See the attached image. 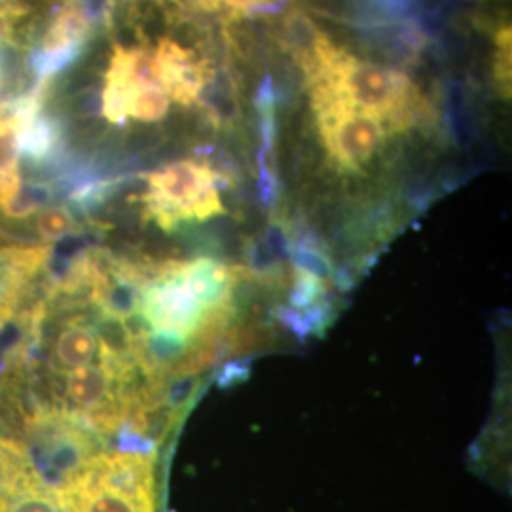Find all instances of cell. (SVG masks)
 Segmentation results:
<instances>
[{"mask_svg": "<svg viewBox=\"0 0 512 512\" xmlns=\"http://www.w3.org/2000/svg\"><path fill=\"white\" fill-rule=\"evenodd\" d=\"M141 88L133 86L118 67L110 65L107 73V84L103 92V114L110 124H126L129 118V107L135 93Z\"/></svg>", "mask_w": 512, "mask_h": 512, "instance_id": "12", "label": "cell"}, {"mask_svg": "<svg viewBox=\"0 0 512 512\" xmlns=\"http://www.w3.org/2000/svg\"><path fill=\"white\" fill-rule=\"evenodd\" d=\"M46 260L48 249L40 245L0 247V330L16 315Z\"/></svg>", "mask_w": 512, "mask_h": 512, "instance_id": "7", "label": "cell"}, {"mask_svg": "<svg viewBox=\"0 0 512 512\" xmlns=\"http://www.w3.org/2000/svg\"><path fill=\"white\" fill-rule=\"evenodd\" d=\"M311 105L330 160L346 171L368 164L384 141L382 122L327 93H311Z\"/></svg>", "mask_w": 512, "mask_h": 512, "instance_id": "4", "label": "cell"}, {"mask_svg": "<svg viewBox=\"0 0 512 512\" xmlns=\"http://www.w3.org/2000/svg\"><path fill=\"white\" fill-rule=\"evenodd\" d=\"M494 82L503 99H511L512 33L511 27H501L495 33Z\"/></svg>", "mask_w": 512, "mask_h": 512, "instance_id": "13", "label": "cell"}, {"mask_svg": "<svg viewBox=\"0 0 512 512\" xmlns=\"http://www.w3.org/2000/svg\"><path fill=\"white\" fill-rule=\"evenodd\" d=\"M287 0H219V8L234 16H274L285 8Z\"/></svg>", "mask_w": 512, "mask_h": 512, "instance_id": "17", "label": "cell"}, {"mask_svg": "<svg viewBox=\"0 0 512 512\" xmlns=\"http://www.w3.org/2000/svg\"><path fill=\"white\" fill-rule=\"evenodd\" d=\"M198 105H202L205 114L217 124L230 128L238 118V97L234 78L226 69L211 71L203 86Z\"/></svg>", "mask_w": 512, "mask_h": 512, "instance_id": "11", "label": "cell"}, {"mask_svg": "<svg viewBox=\"0 0 512 512\" xmlns=\"http://www.w3.org/2000/svg\"><path fill=\"white\" fill-rule=\"evenodd\" d=\"M92 33V19L84 12L80 4H67L55 16L44 42H42V61H40V74H50L63 69L71 63L80 48Z\"/></svg>", "mask_w": 512, "mask_h": 512, "instance_id": "8", "label": "cell"}, {"mask_svg": "<svg viewBox=\"0 0 512 512\" xmlns=\"http://www.w3.org/2000/svg\"><path fill=\"white\" fill-rule=\"evenodd\" d=\"M169 110V97L165 95L160 86H147L135 93L131 107H129V118L141 120V122H158L162 120Z\"/></svg>", "mask_w": 512, "mask_h": 512, "instance_id": "14", "label": "cell"}, {"mask_svg": "<svg viewBox=\"0 0 512 512\" xmlns=\"http://www.w3.org/2000/svg\"><path fill=\"white\" fill-rule=\"evenodd\" d=\"M35 226H37L38 236L48 243L67 238L69 234L76 232V220L67 207L42 209L37 215Z\"/></svg>", "mask_w": 512, "mask_h": 512, "instance_id": "15", "label": "cell"}, {"mask_svg": "<svg viewBox=\"0 0 512 512\" xmlns=\"http://www.w3.org/2000/svg\"><path fill=\"white\" fill-rule=\"evenodd\" d=\"M12 35V14L8 8L0 6V42H6Z\"/></svg>", "mask_w": 512, "mask_h": 512, "instance_id": "18", "label": "cell"}, {"mask_svg": "<svg viewBox=\"0 0 512 512\" xmlns=\"http://www.w3.org/2000/svg\"><path fill=\"white\" fill-rule=\"evenodd\" d=\"M0 512H69L61 490L40 473L31 452L0 437Z\"/></svg>", "mask_w": 512, "mask_h": 512, "instance_id": "5", "label": "cell"}, {"mask_svg": "<svg viewBox=\"0 0 512 512\" xmlns=\"http://www.w3.org/2000/svg\"><path fill=\"white\" fill-rule=\"evenodd\" d=\"M293 294H291V302L296 308H313L317 306V302L323 298L325 287H323V279L308 274V272H300L294 270Z\"/></svg>", "mask_w": 512, "mask_h": 512, "instance_id": "16", "label": "cell"}, {"mask_svg": "<svg viewBox=\"0 0 512 512\" xmlns=\"http://www.w3.org/2000/svg\"><path fill=\"white\" fill-rule=\"evenodd\" d=\"M154 57L165 95L183 107L196 105L211 74L209 65L169 38L160 42Z\"/></svg>", "mask_w": 512, "mask_h": 512, "instance_id": "6", "label": "cell"}, {"mask_svg": "<svg viewBox=\"0 0 512 512\" xmlns=\"http://www.w3.org/2000/svg\"><path fill=\"white\" fill-rule=\"evenodd\" d=\"M283 46L293 55L308 82L323 73L342 50L300 10H294L283 21Z\"/></svg>", "mask_w": 512, "mask_h": 512, "instance_id": "9", "label": "cell"}, {"mask_svg": "<svg viewBox=\"0 0 512 512\" xmlns=\"http://www.w3.org/2000/svg\"><path fill=\"white\" fill-rule=\"evenodd\" d=\"M351 109L376 116L385 131L403 133L431 118V105L406 74L378 63L357 59L340 50L329 67L308 82Z\"/></svg>", "mask_w": 512, "mask_h": 512, "instance_id": "1", "label": "cell"}, {"mask_svg": "<svg viewBox=\"0 0 512 512\" xmlns=\"http://www.w3.org/2000/svg\"><path fill=\"white\" fill-rule=\"evenodd\" d=\"M255 103L256 112L260 118V137H262V147H260V156H258V160H260V194H262V202L272 205L275 202V194H277L274 165L277 99H275L274 84H272L270 76H266L262 80V84L256 92Z\"/></svg>", "mask_w": 512, "mask_h": 512, "instance_id": "10", "label": "cell"}, {"mask_svg": "<svg viewBox=\"0 0 512 512\" xmlns=\"http://www.w3.org/2000/svg\"><path fill=\"white\" fill-rule=\"evenodd\" d=\"M59 490L69 512H156L154 458L137 450L86 456Z\"/></svg>", "mask_w": 512, "mask_h": 512, "instance_id": "2", "label": "cell"}, {"mask_svg": "<svg viewBox=\"0 0 512 512\" xmlns=\"http://www.w3.org/2000/svg\"><path fill=\"white\" fill-rule=\"evenodd\" d=\"M220 175L211 165L184 160L147 175V213L165 232L181 222L207 220L224 213Z\"/></svg>", "mask_w": 512, "mask_h": 512, "instance_id": "3", "label": "cell"}]
</instances>
